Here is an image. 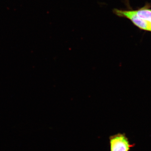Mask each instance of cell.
Instances as JSON below:
<instances>
[{
	"label": "cell",
	"mask_w": 151,
	"mask_h": 151,
	"mask_svg": "<svg viewBox=\"0 0 151 151\" xmlns=\"http://www.w3.org/2000/svg\"><path fill=\"white\" fill-rule=\"evenodd\" d=\"M113 12L118 17L129 19L133 24L140 29L148 31L150 30V23L138 16L136 10L114 9L113 10Z\"/></svg>",
	"instance_id": "obj_1"
},
{
	"label": "cell",
	"mask_w": 151,
	"mask_h": 151,
	"mask_svg": "<svg viewBox=\"0 0 151 151\" xmlns=\"http://www.w3.org/2000/svg\"><path fill=\"white\" fill-rule=\"evenodd\" d=\"M110 151H130L135 144H130L125 133H118L109 137Z\"/></svg>",
	"instance_id": "obj_2"
},
{
	"label": "cell",
	"mask_w": 151,
	"mask_h": 151,
	"mask_svg": "<svg viewBox=\"0 0 151 151\" xmlns=\"http://www.w3.org/2000/svg\"><path fill=\"white\" fill-rule=\"evenodd\" d=\"M138 16L151 23V9L148 7H144L136 10Z\"/></svg>",
	"instance_id": "obj_3"
}]
</instances>
